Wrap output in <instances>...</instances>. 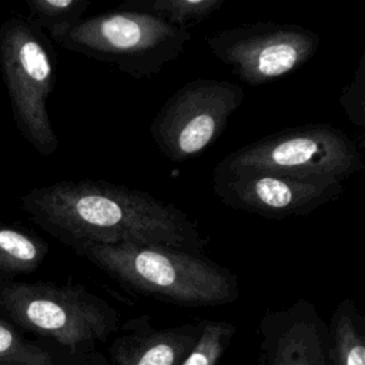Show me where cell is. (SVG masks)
Segmentation results:
<instances>
[{
    "label": "cell",
    "mask_w": 365,
    "mask_h": 365,
    "mask_svg": "<svg viewBox=\"0 0 365 365\" xmlns=\"http://www.w3.org/2000/svg\"><path fill=\"white\" fill-rule=\"evenodd\" d=\"M20 208L73 251L84 245H165L202 254L207 240L180 208L150 192L96 180L36 187Z\"/></svg>",
    "instance_id": "obj_1"
},
{
    "label": "cell",
    "mask_w": 365,
    "mask_h": 365,
    "mask_svg": "<svg viewBox=\"0 0 365 365\" xmlns=\"http://www.w3.org/2000/svg\"><path fill=\"white\" fill-rule=\"evenodd\" d=\"M78 255L121 287L187 307H212L240 297V278L204 257L165 245H84Z\"/></svg>",
    "instance_id": "obj_2"
},
{
    "label": "cell",
    "mask_w": 365,
    "mask_h": 365,
    "mask_svg": "<svg viewBox=\"0 0 365 365\" xmlns=\"http://www.w3.org/2000/svg\"><path fill=\"white\" fill-rule=\"evenodd\" d=\"M48 36L66 50L141 80L177 60L191 40V30L143 11L117 7L83 17L71 27Z\"/></svg>",
    "instance_id": "obj_3"
},
{
    "label": "cell",
    "mask_w": 365,
    "mask_h": 365,
    "mask_svg": "<svg viewBox=\"0 0 365 365\" xmlns=\"http://www.w3.org/2000/svg\"><path fill=\"white\" fill-rule=\"evenodd\" d=\"M0 315L17 327L77 349L117 328L113 307L83 285L0 281Z\"/></svg>",
    "instance_id": "obj_4"
},
{
    "label": "cell",
    "mask_w": 365,
    "mask_h": 365,
    "mask_svg": "<svg viewBox=\"0 0 365 365\" xmlns=\"http://www.w3.org/2000/svg\"><path fill=\"white\" fill-rule=\"evenodd\" d=\"M218 164L342 184L364 168L355 141L341 128L325 123L284 128L265 135L230 153Z\"/></svg>",
    "instance_id": "obj_5"
},
{
    "label": "cell",
    "mask_w": 365,
    "mask_h": 365,
    "mask_svg": "<svg viewBox=\"0 0 365 365\" xmlns=\"http://www.w3.org/2000/svg\"><path fill=\"white\" fill-rule=\"evenodd\" d=\"M0 73L19 133L40 155H51L58 148L47 108L56 64L41 31L24 17L0 24Z\"/></svg>",
    "instance_id": "obj_6"
},
{
    "label": "cell",
    "mask_w": 365,
    "mask_h": 365,
    "mask_svg": "<svg viewBox=\"0 0 365 365\" xmlns=\"http://www.w3.org/2000/svg\"><path fill=\"white\" fill-rule=\"evenodd\" d=\"M245 98L240 84L195 78L175 90L157 111L150 135L158 151L182 163L205 151L225 130Z\"/></svg>",
    "instance_id": "obj_7"
},
{
    "label": "cell",
    "mask_w": 365,
    "mask_h": 365,
    "mask_svg": "<svg viewBox=\"0 0 365 365\" xmlns=\"http://www.w3.org/2000/svg\"><path fill=\"white\" fill-rule=\"evenodd\" d=\"M319 43L315 31L278 21L230 27L207 38L214 57L250 86L277 81L299 68L314 57Z\"/></svg>",
    "instance_id": "obj_8"
},
{
    "label": "cell",
    "mask_w": 365,
    "mask_h": 365,
    "mask_svg": "<svg viewBox=\"0 0 365 365\" xmlns=\"http://www.w3.org/2000/svg\"><path fill=\"white\" fill-rule=\"evenodd\" d=\"M211 185L227 207L268 220L307 215L344 192L342 182L298 180L221 164L214 168Z\"/></svg>",
    "instance_id": "obj_9"
},
{
    "label": "cell",
    "mask_w": 365,
    "mask_h": 365,
    "mask_svg": "<svg viewBox=\"0 0 365 365\" xmlns=\"http://www.w3.org/2000/svg\"><path fill=\"white\" fill-rule=\"evenodd\" d=\"M267 365H328L327 327L315 307L299 299L261 321Z\"/></svg>",
    "instance_id": "obj_10"
},
{
    "label": "cell",
    "mask_w": 365,
    "mask_h": 365,
    "mask_svg": "<svg viewBox=\"0 0 365 365\" xmlns=\"http://www.w3.org/2000/svg\"><path fill=\"white\" fill-rule=\"evenodd\" d=\"M202 324V322H201ZM200 325L170 329H141L121 341L117 346L120 365H174L194 346Z\"/></svg>",
    "instance_id": "obj_11"
},
{
    "label": "cell",
    "mask_w": 365,
    "mask_h": 365,
    "mask_svg": "<svg viewBox=\"0 0 365 365\" xmlns=\"http://www.w3.org/2000/svg\"><path fill=\"white\" fill-rule=\"evenodd\" d=\"M48 250V244L34 232L0 222V281L34 272Z\"/></svg>",
    "instance_id": "obj_12"
},
{
    "label": "cell",
    "mask_w": 365,
    "mask_h": 365,
    "mask_svg": "<svg viewBox=\"0 0 365 365\" xmlns=\"http://www.w3.org/2000/svg\"><path fill=\"white\" fill-rule=\"evenodd\" d=\"M332 365H365L362 317L351 299L342 301L332 315Z\"/></svg>",
    "instance_id": "obj_13"
},
{
    "label": "cell",
    "mask_w": 365,
    "mask_h": 365,
    "mask_svg": "<svg viewBox=\"0 0 365 365\" xmlns=\"http://www.w3.org/2000/svg\"><path fill=\"white\" fill-rule=\"evenodd\" d=\"M227 0H124L118 9L158 17L175 27L190 30L217 13Z\"/></svg>",
    "instance_id": "obj_14"
},
{
    "label": "cell",
    "mask_w": 365,
    "mask_h": 365,
    "mask_svg": "<svg viewBox=\"0 0 365 365\" xmlns=\"http://www.w3.org/2000/svg\"><path fill=\"white\" fill-rule=\"evenodd\" d=\"M27 21L37 30H46L47 34L64 30L80 21L90 0H26Z\"/></svg>",
    "instance_id": "obj_15"
},
{
    "label": "cell",
    "mask_w": 365,
    "mask_h": 365,
    "mask_svg": "<svg viewBox=\"0 0 365 365\" xmlns=\"http://www.w3.org/2000/svg\"><path fill=\"white\" fill-rule=\"evenodd\" d=\"M0 365H56L50 351L27 339L0 315Z\"/></svg>",
    "instance_id": "obj_16"
},
{
    "label": "cell",
    "mask_w": 365,
    "mask_h": 365,
    "mask_svg": "<svg viewBox=\"0 0 365 365\" xmlns=\"http://www.w3.org/2000/svg\"><path fill=\"white\" fill-rule=\"evenodd\" d=\"M234 331V325L225 321L202 322L198 338L181 365H217Z\"/></svg>",
    "instance_id": "obj_17"
},
{
    "label": "cell",
    "mask_w": 365,
    "mask_h": 365,
    "mask_svg": "<svg viewBox=\"0 0 365 365\" xmlns=\"http://www.w3.org/2000/svg\"><path fill=\"white\" fill-rule=\"evenodd\" d=\"M339 104L354 125L365 127V54L361 56L352 80L344 87Z\"/></svg>",
    "instance_id": "obj_18"
}]
</instances>
